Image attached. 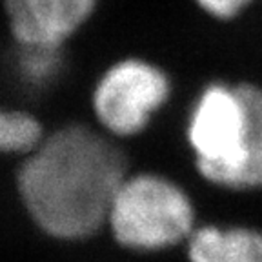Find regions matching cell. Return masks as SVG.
Wrapping results in <instances>:
<instances>
[{
  "label": "cell",
  "mask_w": 262,
  "mask_h": 262,
  "mask_svg": "<svg viewBox=\"0 0 262 262\" xmlns=\"http://www.w3.org/2000/svg\"><path fill=\"white\" fill-rule=\"evenodd\" d=\"M177 84L160 60L142 53L111 58L88 93V120L122 146L147 135L173 104Z\"/></svg>",
  "instance_id": "277c9868"
},
{
  "label": "cell",
  "mask_w": 262,
  "mask_h": 262,
  "mask_svg": "<svg viewBox=\"0 0 262 262\" xmlns=\"http://www.w3.org/2000/svg\"><path fill=\"white\" fill-rule=\"evenodd\" d=\"M244 88L251 113V139L235 195L262 193V82L244 78Z\"/></svg>",
  "instance_id": "52a82bcc"
},
{
  "label": "cell",
  "mask_w": 262,
  "mask_h": 262,
  "mask_svg": "<svg viewBox=\"0 0 262 262\" xmlns=\"http://www.w3.org/2000/svg\"><path fill=\"white\" fill-rule=\"evenodd\" d=\"M102 0H4V15L18 48L64 49L91 24Z\"/></svg>",
  "instance_id": "5b68a950"
},
{
  "label": "cell",
  "mask_w": 262,
  "mask_h": 262,
  "mask_svg": "<svg viewBox=\"0 0 262 262\" xmlns=\"http://www.w3.org/2000/svg\"><path fill=\"white\" fill-rule=\"evenodd\" d=\"M204 221L195 193L160 168H133L124 175L107 209L104 235L135 257L182 251Z\"/></svg>",
  "instance_id": "7a4b0ae2"
},
{
  "label": "cell",
  "mask_w": 262,
  "mask_h": 262,
  "mask_svg": "<svg viewBox=\"0 0 262 262\" xmlns=\"http://www.w3.org/2000/svg\"><path fill=\"white\" fill-rule=\"evenodd\" d=\"M260 0H191L195 9L215 24H233L248 15Z\"/></svg>",
  "instance_id": "30bf717a"
},
{
  "label": "cell",
  "mask_w": 262,
  "mask_h": 262,
  "mask_svg": "<svg viewBox=\"0 0 262 262\" xmlns=\"http://www.w3.org/2000/svg\"><path fill=\"white\" fill-rule=\"evenodd\" d=\"M46 126L28 110L0 106V155L24 157L44 137Z\"/></svg>",
  "instance_id": "ba28073f"
},
{
  "label": "cell",
  "mask_w": 262,
  "mask_h": 262,
  "mask_svg": "<svg viewBox=\"0 0 262 262\" xmlns=\"http://www.w3.org/2000/svg\"><path fill=\"white\" fill-rule=\"evenodd\" d=\"M180 135L196 179L215 191L235 195L251 139L244 78L202 82L186 104Z\"/></svg>",
  "instance_id": "3957f363"
},
{
  "label": "cell",
  "mask_w": 262,
  "mask_h": 262,
  "mask_svg": "<svg viewBox=\"0 0 262 262\" xmlns=\"http://www.w3.org/2000/svg\"><path fill=\"white\" fill-rule=\"evenodd\" d=\"M16 195L31 224L60 244L104 235L113 195L131 168L126 146L90 120H70L20 157Z\"/></svg>",
  "instance_id": "6da1fadb"
},
{
  "label": "cell",
  "mask_w": 262,
  "mask_h": 262,
  "mask_svg": "<svg viewBox=\"0 0 262 262\" xmlns=\"http://www.w3.org/2000/svg\"><path fill=\"white\" fill-rule=\"evenodd\" d=\"M16 71L31 88H46L64 70V49L18 48Z\"/></svg>",
  "instance_id": "9c48e42d"
},
{
  "label": "cell",
  "mask_w": 262,
  "mask_h": 262,
  "mask_svg": "<svg viewBox=\"0 0 262 262\" xmlns=\"http://www.w3.org/2000/svg\"><path fill=\"white\" fill-rule=\"evenodd\" d=\"M184 262H262V226L202 221L180 251Z\"/></svg>",
  "instance_id": "8992f818"
}]
</instances>
